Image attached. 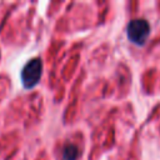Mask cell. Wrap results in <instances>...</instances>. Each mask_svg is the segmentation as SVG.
<instances>
[{
    "mask_svg": "<svg viewBox=\"0 0 160 160\" xmlns=\"http://www.w3.org/2000/svg\"><path fill=\"white\" fill-rule=\"evenodd\" d=\"M42 74V62L39 58H34L31 60H29L22 70H21V82L24 85L25 89H31L34 88Z\"/></svg>",
    "mask_w": 160,
    "mask_h": 160,
    "instance_id": "cell-2",
    "label": "cell"
},
{
    "mask_svg": "<svg viewBox=\"0 0 160 160\" xmlns=\"http://www.w3.org/2000/svg\"><path fill=\"white\" fill-rule=\"evenodd\" d=\"M150 34V25L144 19H134L126 25V36L132 44L141 46Z\"/></svg>",
    "mask_w": 160,
    "mask_h": 160,
    "instance_id": "cell-1",
    "label": "cell"
},
{
    "mask_svg": "<svg viewBox=\"0 0 160 160\" xmlns=\"http://www.w3.org/2000/svg\"><path fill=\"white\" fill-rule=\"evenodd\" d=\"M79 156V149L74 144H66L62 148V159L64 160H76Z\"/></svg>",
    "mask_w": 160,
    "mask_h": 160,
    "instance_id": "cell-3",
    "label": "cell"
}]
</instances>
